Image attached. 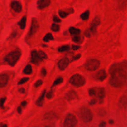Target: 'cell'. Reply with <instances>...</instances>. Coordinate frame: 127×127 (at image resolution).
<instances>
[{
    "label": "cell",
    "instance_id": "6da1fadb",
    "mask_svg": "<svg viewBox=\"0 0 127 127\" xmlns=\"http://www.w3.org/2000/svg\"><path fill=\"white\" fill-rule=\"evenodd\" d=\"M125 66L122 64L118 63L112 65L109 69L111 77L110 79V84L115 88H122L125 85L127 81V76L125 73Z\"/></svg>",
    "mask_w": 127,
    "mask_h": 127
},
{
    "label": "cell",
    "instance_id": "7a4b0ae2",
    "mask_svg": "<svg viewBox=\"0 0 127 127\" xmlns=\"http://www.w3.org/2000/svg\"><path fill=\"white\" fill-rule=\"evenodd\" d=\"M21 54L19 51H14L7 54L4 57V60L11 66H14L19 59Z\"/></svg>",
    "mask_w": 127,
    "mask_h": 127
},
{
    "label": "cell",
    "instance_id": "3957f363",
    "mask_svg": "<svg viewBox=\"0 0 127 127\" xmlns=\"http://www.w3.org/2000/svg\"><path fill=\"white\" fill-rule=\"evenodd\" d=\"M69 83L74 86L81 87L85 84L86 79L83 76L79 74H76L71 78Z\"/></svg>",
    "mask_w": 127,
    "mask_h": 127
},
{
    "label": "cell",
    "instance_id": "277c9868",
    "mask_svg": "<svg viewBox=\"0 0 127 127\" xmlns=\"http://www.w3.org/2000/svg\"><path fill=\"white\" fill-rule=\"evenodd\" d=\"M80 115L82 120L84 123L90 122L93 119V114L90 109L87 107H82L81 109Z\"/></svg>",
    "mask_w": 127,
    "mask_h": 127
},
{
    "label": "cell",
    "instance_id": "5b68a950",
    "mask_svg": "<svg viewBox=\"0 0 127 127\" xmlns=\"http://www.w3.org/2000/svg\"><path fill=\"white\" fill-rule=\"evenodd\" d=\"M100 66V62L97 59H89L86 62L85 68L89 71H95Z\"/></svg>",
    "mask_w": 127,
    "mask_h": 127
},
{
    "label": "cell",
    "instance_id": "8992f818",
    "mask_svg": "<svg viewBox=\"0 0 127 127\" xmlns=\"http://www.w3.org/2000/svg\"><path fill=\"white\" fill-rule=\"evenodd\" d=\"M78 120H77L76 117L75 115L73 114H69L67 115L66 117L65 120L64 122V127H75L77 125Z\"/></svg>",
    "mask_w": 127,
    "mask_h": 127
},
{
    "label": "cell",
    "instance_id": "52a82bcc",
    "mask_svg": "<svg viewBox=\"0 0 127 127\" xmlns=\"http://www.w3.org/2000/svg\"><path fill=\"white\" fill-rule=\"evenodd\" d=\"M38 27H39V24H38V22L35 19H33L32 21V24H31V28H30L29 32V36L31 37V36L33 35V34L36 33L38 29Z\"/></svg>",
    "mask_w": 127,
    "mask_h": 127
},
{
    "label": "cell",
    "instance_id": "ba28073f",
    "mask_svg": "<svg viewBox=\"0 0 127 127\" xmlns=\"http://www.w3.org/2000/svg\"><path fill=\"white\" fill-rule=\"evenodd\" d=\"M69 63V60L68 58H63L60 60L58 62V66L60 70L63 71L66 69Z\"/></svg>",
    "mask_w": 127,
    "mask_h": 127
},
{
    "label": "cell",
    "instance_id": "9c48e42d",
    "mask_svg": "<svg viewBox=\"0 0 127 127\" xmlns=\"http://www.w3.org/2000/svg\"><path fill=\"white\" fill-rule=\"evenodd\" d=\"M41 61H42V60L38 56V52L35 50H32V52H31V62L33 64H37Z\"/></svg>",
    "mask_w": 127,
    "mask_h": 127
},
{
    "label": "cell",
    "instance_id": "30bf717a",
    "mask_svg": "<svg viewBox=\"0 0 127 127\" xmlns=\"http://www.w3.org/2000/svg\"><path fill=\"white\" fill-rule=\"evenodd\" d=\"M100 21L99 17H95L94 19V20L91 23V31L92 33L93 34H95L97 32V26L100 24Z\"/></svg>",
    "mask_w": 127,
    "mask_h": 127
},
{
    "label": "cell",
    "instance_id": "8fae6325",
    "mask_svg": "<svg viewBox=\"0 0 127 127\" xmlns=\"http://www.w3.org/2000/svg\"><path fill=\"white\" fill-rule=\"evenodd\" d=\"M9 81V76L6 74H0V88H4L7 84Z\"/></svg>",
    "mask_w": 127,
    "mask_h": 127
},
{
    "label": "cell",
    "instance_id": "7c38bea8",
    "mask_svg": "<svg viewBox=\"0 0 127 127\" xmlns=\"http://www.w3.org/2000/svg\"><path fill=\"white\" fill-rule=\"evenodd\" d=\"M50 4V0H38L37 1V7L39 9H43Z\"/></svg>",
    "mask_w": 127,
    "mask_h": 127
},
{
    "label": "cell",
    "instance_id": "4fadbf2b",
    "mask_svg": "<svg viewBox=\"0 0 127 127\" xmlns=\"http://www.w3.org/2000/svg\"><path fill=\"white\" fill-rule=\"evenodd\" d=\"M11 8L16 12H20L22 11V5L19 2L17 1H14L11 4Z\"/></svg>",
    "mask_w": 127,
    "mask_h": 127
},
{
    "label": "cell",
    "instance_id": "5bb4252c",
    "mask_svg": "<svg viewBox=\"0 0 127 127\" xmlns=\"http://www.w3.org/2000/svg\"><path fill=\"white\" fill-rule=\"evenodd\" d=\"M66 99L68 100V101H71V100H74L78 97V94H76L74 91H70L68 92L66 94Z\"/></svg>",
    "mask_w": 127,
    "mask_h": 127
},
{
    "label": "cell",
    "instance_id": "9a60e30c",
    "mask_svg": "<svg viewBox=\"0 0 127 127\" xmlns=\"http://www.w3.org/2000/svg\"><path fill=\"white\" fill-rule=\"evenodd\" d=\"M97 79H98L100 81H103L105 80L107 78V73L104 69H101V70L99 71V72L97 74Z\"/></svg>",
    "mask_w": 127,
    "mask_h": 127
},
{
    "label": "cell",
    "instance_id": "2e32d148",
    "mask_svg": "<svg viewBox=\"0 0 127 127\" xmlns=\"http://www.w3.org/2000/svg\"><path fill=\"white\" fill-rule=\"evenodd\" d=\"M45 93H46V90L45 89L43 92H42V94L40 96V97L38 98V100H37L36 102V105H38L39 107H42L43 104V100H44V98L45 96Z\"/></svg>",
    "mask_w": 127,
    "mask_h": 127
},
{
    "label": "cell",
    "instance_id": "e0dca14e",
    "mask_svg": "<svg viewBox=\"0 0 127 127\" xmlns=\"http://www.w3.org/2000/svg\"><path fill=\"white\" fill-rule=\"evenodd\" d=\"M97 93L98 97H99L100 99H104V98L105 97V89H104V88H99L98 89H97Z\"/></svg>",
    "mask_w": 127,
    "mask_h": 127
},
{
    "label": "cell",
    "instance_id": "ac0fdd59",
    "mask_svg": "<svg viewBox=\"0 0 127 127\" xmlns=\"http://www.w3.org/2000/svg\"><path fill=\"white\" fill-rule=\"evenodd\" d=\"M69 32L71 35H79L80 33V29L78 28H76L74 27H71L69 29Z\"/></svg>",
    "mask_w": 127,
    "mask_h": 127
},
{
    "label": "cell",
    "instance_id": "d6986e66",
    "mask_svg": "<svg viewBox=\"0 0 127 127\" xmlns=\"http://www.w3.org/2000/svg\"><path fill=\"white\" fill-rule=\"evenodd\" d=\"M26 16H24L22 19H21V21L18 22V25L20 26V28L21 29H24L25 27H26Z\"/></svg>",
    "mask_w": 127,
    "mask_h": 127
},
{
    "label": "cell",
    "instance_id": "ffe728a7",
    "mask_svg": "<svg viewBox=\"0 0 127 127\" xmlns=\"http://www.w3.org/2000/svg\"><path fill=\"white\" fill-rule=\"evenodd\" d=\"M23 73L26 74H31L32 73V68L31 65L27 64L23 70Z\"/></svg>",
    "mask_w": 127,
    "mask_h": 127
},
{
    "label": "cell",
    "instance_id": "44dd1931",
    "mask_svg": "<svg viewBox=\"0 0 127 127\" xmlns=\"http://www.w3.org/2000/svg\"><path fill=\"white\" fill-rule=\"evenodd\" d=\"M120 104L122 107H125L127 105V97L126 95H124L121 97L120 100Z\"/></svg>",
    "mask_w": 127,
    "mask_h": 127
},
{
    "label": "cell",
    "instance_id": "7402d4cb",
    "mask_svg": "<svg viewBox=\"0 0 127 127\" xmlns=\"http://www.w3.org/2000/svg\"><path fill=\"white\" fill-rule=\"evenodd\" d=\"M52 40H53V37L51 33H47V34L45 36L44 38H43V41L45 42H49V41Z\"/></svg>",
    "mask_w": 127,
    "mask_h": 127
},
{
    "label": "cell",
    "instance_id": "603a6c76",
    "mask_svg": "<svg viewBox=\"0 0 127 127\" xmlns=\"http://www.w3.org/2000/svg\"><path fill=\"white\" fill-rule=\"evenodd\" d=\"M89 11H86L84 12H83L81 15V19L84 20V21H86V20H88L89 19Z\"/></svg>",
    "mask_w": 127,
    "mask_h": 127
},
{
    "label": "cell",
    "instance_id": "cb8c5ba5",
    "mask_svg": "<svg viewBox=\"0 0 127 127\" xmlns=\"http://www.w3.org/2000/svg\"><path fill=\"white\" fill-rule=\"evenodd\" d=\"M63 78H62V77H59V78H58L57 79H56L54 83H53V85H52V87L58 85V84H61V83H63Z\"/></svg>",
    "mask_w": 127,
    "mask_h": 127
},
{
    "label": "cell",
    "instance_id": "d4e9b609",
    "mask_svg": "<svg viewBox=\"0 0 127 127\" xmlns=\"http://www.w3.org/2000/svg\"><path fill=\"white\" fill-rule=\"evenodd\" d=\"M38 56L40 57V58L42 60H43V59H47V58H48V57H47V55H46V53L42 50L38 51Z\"/></svg>",
    "mask_w": 127,
    "mask_h": 127
},
{
    "label": "cell",
    "instance_id": "484cf974",
    "mask_svg": "<svg viewBox=\"0 0 127 127\" xmlns=\"http://www.w3.org/2000/svg\"><path fill=\"white\" fill-rule=\"evenodd\" d=\"M69 50V45H63L60 47L58 49V51L60 52H65V51H68Z\"/></svg>",
    "mask_w": 127,
    "mask_h": 127
},
{
    "label": "cell",
    "instance_id": "4316f807",
    "mask_svg": "<svg viewBox=\"0 0 127 127\" xmlns=\"http://www.w3.org/2000/svg\"><path fill=\"white\" fill-rule=\"evenodd\" d=\"M81 37L79 35H74V36H73L72 38V40L76 43H79L81 42Z\"/></svg>",
    "mask_w": 127,
    "mask_h": 127
},
{
    "label": "cell",
    "instance_id": "83f0119b",
    "mask_svg": "<svg viewBox=\"0 0 127 127\" xmlns=\"http://www.w3.org/2000/svg\"><path fill=\"white\" fill-rule=\"evenodd\" d=\"M97 94V89L95 88H91L89 89V94L90 96H95Z\"/></svg>",
    "mask_w": 127,
    "mask_h": 127
},
{
    "label": "cell",
    "instance_id": "f1b7e54d",
    "mask_svg": "<svg viewBox=\"0 0 127 127\" xmlns=\"http://www.w3.org/2000/svg\"><path fill=\"white\" fill-rule=\"evenodd\" d=\"M51 29L54 32H57L60 30V26L59 25L57 24H53L51 26Z\"/></svg>",
    "mask_w": 127,
    "mask_h": 127
},
{
    "label": "cell",
    "instance_id": "f546056e",
    "mask_svg": "<svg viewBox=\"0 0 127 127\" xmlns=\"http://www.w3.org/2000/svg\"><path fill=\"white\" fill-rule=\"evenodd\" d=\"M59 15L61 17H62V18H64V17H66V16H68V13L63 11H59Z\"/></svg>",
    "mask_w": 127,
    "mask_h": 127
},
{
    "label": "cell",
    "instance_id": "4dcf8cb0",
    "mask_svg": "<svg viewBox=\"0 0 127 127\" xmlns=\"http://www.w3.org/2000/svg\"><path fill=\"white\" fill-rule=\"evenodd\" d=\"M27 81H29V78H22V79H21V80L19 81V82L18 83V84H19V85H20V84H24V83H26Z\"/></svg>",
    "mask_w": 127,
    "mask_h": 127
},
{
    "label": "cell",
    "instance_id": "1f68e13d",
    "mask_svg": "<svg viewBox=\"0 0 127 127\" xmlns=\"http://www.w3.org/2000/svg\"><path fill=\"white\" fill-rule=\"evenodd\" d=\"M6 100V97H2L0 99V107H1V108H4V104Z\"/></svg>",
    "mask_w": 127,
    "mask_h": 127
},
{
    "label": "cell",
    "instance_id": "d6a6232c",
    "mask_svg": "<svg viewBox=\"0 0 127 127\" xmlns=\"http://www.w3.org/2000/svg\"><path fill=\"white\" fill-rule=\"evenodd\" d=\"M42 84H43V81H42V80H38L35 83L34 86L35 87V88H38V87L40 86Z\"/></svg>",
    "mask_w": 127,
    "mask_h": 127
},
{
    "label": "cell",
    "instance_id": "836d02e7",
    "mask_svg": "<svg viewBox=\"0 0 127 127\" xmlns=\"http://www.w3.org/2000/svg\"><path fill=\"white\" fill-rule=\"evenodd\" d=\"M84 34H85V35L86 36V37H91V35L93 34V33H92L91 30H86V31H85V33H84Z\"/></svg>",
    "mask_w": 127,
    "mask_h": 127
},
{
    "label": "cell",
    "instance_id": "e575fe53",
    "mask_svg": "<svg viewBox=\"0 0 127 127\" xmlns=\"http://www.w3.org/2000/svg\"><path fill=\"white\" fill-rule=\"evenodd\" d=\"M53 21H54L55 22H57V23H58V22H61V20L60 19L59 17H58V16H53Z\"/></svg>",
    "mask_w": 127,
    "mask_h": 127
},
{
    "label": "cell",
    "instance_id": "d590c367",
    "mask_svg": "<svg viewBox=\"0 0 127 127\" xmlns=\"http://www.w3.org/2000/svg\"><path fill=\"white\" fill-rule=\"evenodd\" d=\"M46 74H47V71L45 68H42V70H41V75L44 77L45 76Z\"/></svg>",
    "mask_w": 127,
    "mask_h": 127
},
{
    "label": "cell",
    "instance_id": "8d00e7d4",
    "mask_svg": "<svg viewBox=\"0 0 127 127\" xmlns=\"http://www.w3.org/2000/svg\"><path fill=\"white\" fill-rule=\"evenodd\" d=\"M46 97H47V99H51L53 97V93H52V91H50L49 93H47Z\"/></svg>",
    "mask_w": 127,
    "mask_h": 127
},
{
    "label": "cell",
    "instance_id": "74e56055",
    "mask_svg": "<svg viewBox=\"0 0 127 127\" xmlns=\"http://www.w3.org/2000/svg\"><path fill=\"white\" fill-rule=\"evenodd\" d=\"M97 102V100H96V99H93V100H91L90 101V102H89V104H90V105H94V104H95V103Z\"/></svg>",
    "mask_w": 127,
    "mask_h": 127
},
{
    "label": "cell",
    "instance_id": "f35d334b",
    "mask_svg": "<svg viewBox=\"0 0 127 127\" xmlns=\"http://www.w3.org/2000/svg\"><path fill=\"white\" fill-rule=\"evenodd\" d=\"M79 48H80V47L78 45H73L72 46V48H73V50H76L79 49Z\"/></svg>",
    "mask_w": 127,
    "mask_h": 127
},
{
    "label": "cell",
    "instance_id": "ab89813d",
    "mask_svg": "<svg viewBox=\"0 0 127 127\" xmlns=\"http://www.w3.org/2000/svg\"><path fill=\"white\" fill-rule=\"evenodd\" d=\"M81 57V55H80V54L76 56L75 57H74V58H73V61L76 60H77V59H79V57Z\"/></svg>",
    "mask_w": 127,
    "mask_h": 127
},
{
    "label": "cell",
    "instance_id": "60d3db41",
    "mask_svg": "<svg viewBox=\"0 0 127 127\" xmlns=\"http://www.w3.org/2000/svg\"><path fill=\"white\" fill-rule=\"evenodd\" d=\"M105 125H106V122H101V124L99 125V127H105Z\"/></svg>",
    "mask_w": 127,
    "mask_h": 127
},
{
    "label": "cell",
    "instance_id": "b9f144b4",
    "mask_svg": "<svg viewBox=\"0 0 127 127\" xmlns=\"http://www.w3.org/2000/svg\"><path fill=\"white\" fill-rule=\"evenodd\" d=\"M17 112H18V113L19 114H21V112H22V109H21V107H19L17 108Z\"/></svg>",
    "mask_w": 127,
    "mask_h": 127
},
{
    "label": "cell",
    "instance_id": "7bdbcfd3",
    "mask_svg": "<svg viewBox=\"0 0 127 127\" xmlns=\"http://www.w3.org/2000/svg\"><path fill=\"white\" fill-rule=\"evenodd\" d=\"M19 91L20 93H24L25 90H24V88H21V89H19Z\"/></svg>",
    "mask_w": 127,
    "mask_h": 127
},
{
    "label": "cell",
    "instance_id": "ee69618b",
    "mask_svg": "<svg viewBox=\"0 0 127 127\" xmlns=\"http://www.w3.org/2000/svg\"><path fill=\"white\" fill-rule=\"evenodd\" d=\"M26 104H27V102H26V101H24V102H22V103H21V105H22V106H26Z\"/></svg>",
    "mask_w": 127,
    "mask_h": 127
},
{
    "label": "cell",
    "instance_id": "f6af8a7d",
    "mask_svg": "<svg viewBox=\"0 0 127 127\" xmlns=\"http://www.w3.org/2000/svg\"><path fill=\"white\" fill-rule=\"evenodd\" d=\"M0 127H7V125H6V124H0Z\"/></svg>",
    "mask_w": 127,
    "mask_h": 127
},
{
    "label": "cell",
    "instance_id": "bcb514c9",
    "mask_svg": "<svg viewBox=\"0 0 127 127\" xmlns=\"http://www.w3.org/2000/svg\"><path fill=\"white\" fill-rule=\"evenodd\" d=\"M110 124L113 123V120H112H112H110Z\"/></svg>",
    "mask_w": 127,
    "mask_h": 127
}]
</instances>
